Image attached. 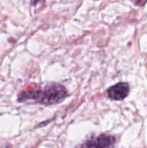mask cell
<instances>
[{
    "instance_id": "6da1fadb",
    "label": "cell",
    "mask_w": 147,
    "mask_h": 148,
    "mask_svg": "<svg viewBox=\"0 0 147 148\" xmlns=\"http://www.w3.org/2000/svg\"><path fill=\"white\" fill-rule=\"evenodd\" d=\"M68 96L65 87L59 83H50L40 88L27 90L20 92L17 98L19 102L33 101L45 106L59 103Z\"/></svg>"
},
{
    "instance_id": "7a4b0ae2",
    "label": "cell",
    "mask_w": 147,
    "mask_h": 148,
    "mask_svg": "<svg viewBox=\"0 0 147 148\" xmlns=\"http://www.w3.org/2000/svg\"><path fill=\"white\" fill-rule=\"evenodd\" d=\"M116 139L110 134H101L92 137L84 143L79 148H114Z\"/></svg>"
},
{
    "instance_id": "3957f363",
    "label": "cell",
    "mask_w": 147,
    "mask_h": 148,
    "mask_svg": "<svg viewBox=\"0 0 147 148\" xmlns=\"http://www.w3.org/2000/svg\"><path fill=\"white\" fill-rule=\"evenodd\" d=\"M130 92V87L127 82H121L111 86L108 90V97L114 101L125 99Z\"/></svg>"
},
{
    "instance_id": "277c9868",
    "label": "cell",
    "mask_w": 147,
    "mask_h": 148,
    "mask_svg": "<svg viewBox=\"0 0 147 148\" xmlns=\"http://www.w3.org/2000/svg\"><path fill=\"white\" fill-rule=\"evenodd\" d=\"M131 1L138 6H144L147 3V0H131Z\"/></svg>"
},
{
    "instance_id": "5b68a950",
    "label": "cell",
    "mask_w": 147,
    "mask_h": 148,
    "mask_svg": "<svg viewBox=\"0 0 147 148\" xmlns=\"http://www.w3.org/2000/svg\"><path fill=\"white\" fill-rule=\"evenodd\" d=\"M0 148H13L11 145L8 143H4V144H0Z\"/></svg>"
}]
</instances>
